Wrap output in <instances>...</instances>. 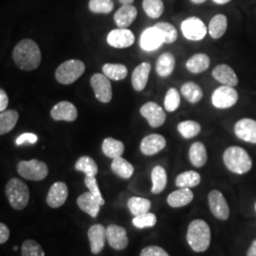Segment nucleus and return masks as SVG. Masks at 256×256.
I'll use <instances>...</instances> for the list:
<instances>
[{
    "label": "nucleus",
    "instance_id": "2f4dec72",
    "mask_svg": "<svg viewBox=\"0 0 256 256\" xmlns=\"http://www.w3.org/2000/svg\"><path fill=\"white\" fill-rule=\"evenodd\" d=\"M151 180L153 183L151 192L155 194L162 192L167 184V174L164 168L160 165L155 166L151 172Z\"/></svg>",
    "mask_w": 256,
    "mask_h": 256
},
{
    "label": "nucleus",
    "instance_id": "a18cd8bd",
    "mask_svg": "<svg viewBox=\"0 0 256 256\" xmlns=\"http://www.w3.org/2000/svg\"><path fill=\"white\" fill-rule=\"evenodd\" d=\"M84 184L88 188L90 192L95 196V198L99 202L101 205L104 204V200L102 198L100 188L98 186V182L95 176H86L84 178Z\"/></svg>",
    "mask_w": 256,
    "mask_h": 256
},
{
    "label": "nucleus",
    "instance_id": "8fccbe9b",
    "mask_svg": "<svg viewBox=\"0 0 256 256\" xmlns=\"http://www.w3.org/2000/svg\"><path fill=\"white\" fill-rule=\"evenodd\" d=\"M9 104V98L4 90H0V111L4 112Z\"/></svg>",
    "mask_w": 256,
    "mask_h": 256
},
{
    "label": "nucleus",
    "instance_id": "c85d7f7f",
    "mask_svg": "<svg viewBox=\"0 0 256 256\" xmlns=\"http://www.w3.org/2000/svg\"><path fill=\"white\" fill-rule=\"evenodd\" d=\"M102 153L106 156L110 158H116L124 154V146L119 140H115L113 138H106L102 142Z\"/></svg>",
    "mask_w": 256,
    "mask_h": 256
},
{
    "label": "nucleus",
    "instance_id": "dca6fc26",
    "mask_svg": "<svg viewBox=\"0 0 256 256\" xmlns=\"http://www.w3.org/2000/svg\"><path fill=\"white\" fill-rule=\"evenodd\" d=\"M50 116L54 120L74 122L77 119L78 111L72 102L62 101L56 104L52 108Z\"/></svg>",
    "mask_w": 256,
    "mask_h": 256
},
{
    "label": "nucleus",
    "instance_id": "f8f14e48",
    "mask_svg": "<svg viewBox=\"0 0 256 256\" xmlns=\"http://www.w3.org/2000/svg\"><path fill=\"white\" fill-rule=\"evenodd\" d=\"M236 136L248 144H256V120L250 118L239 120L234 124Z\"/></svg>",
    "mask_w": 256,
    "mask_h": 256
},
{
    "label": "nucleus",
    "instance_id": "7c9ffc66",
    "mask_svg": "<svg viewBox=\"0 0 256 256\" xmlns=\"http://www.w3.org/2000/svg\"><path fill=\"white\" fill-rule=\"evenodd\" d=\"M111 169L114 174L124 180L130 178L134 173V166L122 156L113 158Z\"/></svg>",
    "mask_w": 256,
    "mask_h": 256
},
{
    "label": "nucleus",
    "instance_id": "37998d69",
    "mask_svg": "<svg viewBox=\"0 0 256 256\" xmlns=\"http://www.w3.org/2000/svg\"><path fill=\"white\" fill-rule=\"evenodd\" d=\"M133 225L138 229H144V228H152L156 223V216L153 212H146L142 214L137 216L133 218Z\"/></svg>",
    "mask_w": 256,
    "mask_h": 256
},
{
    "label": "nucleus",
    "instance_id": "72a5a7b5",
    "mask_svg": "<svg viewBox=\"0 0 256 256\" xmlns=\"http://www.w3.org/2000/svg\"><path fill=\"white\" fill-rule=\"evenodd\" d=\"M102 74L108 79L114 81H122L128 76V68L122 64H104L102 66Z\"/></svg>",
    "mask_w": 256,
    "mask_h": 256
},
{
    "label": "nucleus",
    "instance_id": "f704fd0d",
    "mask_svg": "<svg viewBox=\"0 0 256 256\" xmlns=\"http://www.w3.org/2000/svg\"><path fill=\"white\" fill-rule=\"evenodd\" d=\"M202 182V176L196 171H186L178 174L176 178V185L178 188H192Z\"/></svg>",
    "mask_w": 256,
    "mask_h": 256
},
{
    "label": "nucleus",
    "instance_id": "c756f323",
    "mask_svg": "<svg viewBox=\"0 0 256 256\" xmlns=\"http://www.w3.org/2000/svg\"><path fill=\"white\" fill-rule=\"evenodd\" d=\"M18 112L16 110H6L0 115V135L10 132L18 122Z\"/></svg>",
    "mask_w": 256,
    "mask_h": 256
},
{
    "label": "nucleus",
    "instance_id": "58836bf2",
    "mask_svg": "<svg viewBox=\"0 0 256 256\" xmlns=\"http://www.w3.org/2000/svg\"><path fill=\"white\" fill-rule=\"evenodd\" d=\"M142 8L150 18H158L164 12L162 0H144Z\"/></svg>",
    "mask_w": 256,
    "mask_h": 256
},
{
    "label": "nucleus",
    "instance_id": "4be33fe9",
    "mask_svg": "<svg viewBox=\"0 0 256 256\" xmlns=\"http://www.w3.org/2000/svg\"><path fill=\"white\" fill-rule=\"evenodd\" d=\"M150 72H151V64L146 62L138 64L134 70L132 74L131 82L135 90L142 92L146 88Z\"/></svg>",
    "mask_w": 256,
    "mask_h": 256
},
{
    "label": "nucleus",
    "instance_id": "b1692460",
    "mask_svg": "<svg viewBox=\"0 0 256 256\" xmlns=\"http://www.w3.org/2000/svg\"><path fill=\"white\" fill-rule=\"evenodd\" d=\"M194 194L190 188H180L168 196L167 203L173 208H180L191 203Z\"/></svg>",
    "mask_w": 256,
    "mask_h": 256
},
{
    "label": "nucleus",
    "instance_id": "cd10ccee",
    "mask_svg": "<svg viewBox=\"0 0 256 256\" xmlns=\"http://www.w3.org/2000/svg\"><path fill=\"white\" fill-rule=\"evenodd\" d=\"M189 158L194 167L200 168L206 164L208 155L205 146L200 142H194L189 149Z\"/></svg>",
    "mask_w": 256,
    "mask_h": 256
},
{
    "label": "nucleus",
    "instance_id": "c03bdc74",
    "mask_svg": "<svg viewBox=\"0 0 256 256\" xmlns=\"http://www.w3.org/2000/svg\"><path fill=\"white\" fill-rule=\"evenodd\" d=\"M88 8L94 14H110L114 8L113 0H90Z\"/></svg>",
    "mask_w": 256,
    "mask_h": 256
},
{
    "label": "nucleus",
    "instance_id": "09e8293b",
    "mask_svg": "<svg viewBox=\"0 0 256 256\" xmlns=\"http://www.w3.org/2000/svg\"><path fill=\"white\" fill-rule=\"evenodd\" d=\"M10 238V230L4 223L0 224V243L4 244Z\"/></svg>",
    "mask_w": 256,
    "mask_h": 256
},
{
    "label": "nucleus",
    "instance_id": "9d476101",
    "mask_svg": "<svg viewBox=\"0 0 256 256\" xmlns=\"http://www.w3.org/2000/svg\"><path fill=\"white\" fill-rule=\"evenodd\" d=\"M208 202L212 214L220 220H227L230 216V208L223 194L218 190L210 191Z\"/></svg>",
    "mask_w": 256,
    "mask_h": 256
},
{
    "label": "nucleus",
    "instance_id": "a19ab883",
    "mask_svg": "<svg viewBox=\"0 0 256 256\" xmlns=\"http://www.w3.org/2000/svg\"><path fill=\"white\" fill-rule=\"evenodd\" d=\"M155 27L158 28L162 34L166 44H173L178 39V30L174 25L167 22H160L156 24Z\"/></svg>",
    "mask_w": 256,
    "mask_h": 256
},
{
    "label": "nucleus",
    "instance_id": "4468645a",
    "mask_svg": "<svg viewBox=\"0 0 256 256\" xmlns=\"http://www.w3.org/2000/svg\"><path fill=\"white\" fill-rule=\"evenodd\" d=\"M135 42L134 34L128 28H119L111 30L108 36V45L116 48H126Z\"/></svg>",
    "mask_w": 256,
    "mask_h": 256
},
{
    "label": "nucleus",
    "instance_id": "423d86ee",
    "mask_svg": "<svg viewBox=\"0 0 256 256\" xmlns=\"http://www.w3.org/2000/svg\"><path fill=\"white\" fill-rule=\"evenodd\" d=\"M18 172L28 180L40 182L46 178L48 168L44 162L34 158L30 160H21L18 164Z\"/></svg>",
    "mask_w": 256,
    "mask_h": 256
},
{
    "label": "nucleus",
    "instance_id": "bb28decb",
    "mask_svg": "<svg viewBox=\"0 0 256 256\" xmlns=\"http://www.w3.org/2000/svg\"><path fill=\"white\" fill-rule=\"evenodd\" d=\"M227 28H228V19L226 18V16L218 14L210 19L208 32L212 39H220L227 32Z\"/></svg>",
    "mask_w": 256,
    "mask_h": 256
},
{
    "label": "nucleus",
    "instance_id": "6e6d98bb",
    "mask_svg": "<svg viewBox=\"0 0 256 256\" xmlns=\"http://www.w3.org/2000/svg\"><path fill=\"white\" fill-rule=\"evenodd\" d=\"M18 246H14V250H18Z\"/></svg>",
    "mask_w": 256,
    "mask_h": 256
},
{
    "label": "nucleus",
    "instance_id": "39448f33",
    "mask_svg": "<svg viewBox=\"0 0 256 256\" xmlns=\"http://www.w3.org/2000/svg\"><path fill=\"white\" fill-rule=\"evenodd\" d=\"M84 70L86 66L81 60H68L57 68L55 78L62 84H72L82 76Z\"/></svg>",
    "mask_w": 256,
    "mask_h": 256
},
{
    "label": "nucleus",
    "instance_id": "603ef678",
    "mask_svg": "<svg viewBox=\"0 0 256 256\" xmlns=\"http://www.w3.org/2000/svg\"><path fill=\"white\" fill-rule=\"evenodd\" d=\"M216 4H218V5H224V4H227L229 3L230 1L232 0H212Z\"/></svg>",
    "mask_w": 256,
    "mask_h": 256
},
{
    "label": "nucleus",
    "instance_id": "aec40b11",
    "mask_svg": "<svg viewBox=\"0 0 256 256\" xmlns=\"http://www.w3.org/2000/svg\"><path fill=\"white\" fill-rule=\"evenodd\" d=\"M212 75L218 82L223 86H236L238 84V77L236 72L230 66L229 64H218L212 72Z\"/></svg>",
    "mask_w": 256,
    "mask_h": 256
},
{
    "label": "nucleus",
    "instance_id": "49530a36",
    "mask_svg": "<svg viewBox=\"0 0 256 256\" xmlns=\"http://www.w3.org/2000/svg\"><path fill=\"white\" fill-rule=\"evenodd\" d=\"M140 256H170L166 250H164L162 248L158 246H149V247L144 248Z\"/></svg>",
    "mask_w": 256,
    "mask_h": 256
},
{
    "label": "nucleus",
    "instance_id": "6ab92c4d",
    "mask_svg": "<svg viewBox=\"0 0 256 256\" xmlns=\"http://www.w3.org/2000/svg\"><path fill=\"white\" fill-rule=\"evenodd\" d=\"M88 236L90 242L92 254H99L106 244V228H104L101 224H95L88 230Z\"/></svg>",
    "mask_w": 256,
    "mask_h": 256
},
{
    "label": "nucleus",
    "instance_id": "6e6552de",
    "mask_svg": "<svg viewBox=\"0 0 256 256\" xmlns=\"http://www.w3.org/2000/svg\"><path fill=\"white\" fill-rule=\"evenodd\" d=\"M182 32L183 36L190 41H200L204 39L208 28L202 19L198 18H189L182 23Z\"/></svg>",
    "mask_w": 256,
    "mask_h": 256
},
{
    "label": "nucleus",
    "instance_id": "4d7b16f0",
    "mask_svg": "<svg viewBox=\"0 0 256 256\" xmlns=\"http://www.w3.org/2000/svg\"></svg>",
    "mask_w": 256,
    "mask_h": 256
},
{
    "label": "nucleus",
    "instance_id": "4c0bfd02",
    "mask_svg": "<svg viewBox=\"0 0 256 256\" xmlns=\"http://www.w3.org/2000/svg\"><path fill=\"white\" fill-rule=\"evenodd\" d=\"M128 207L131 214L135 216L148 212L151 208V202L146 198L132 196L128 200Z\"/></svg>",
    "mask_w": 256,
    "mask_h": 256
},
{
    "label": "nucleus",
    "instance_id": "864d4df0",
    "mask_svg": "<svg viewBox=\"0 0 256 256\" xmlns=\"http://www.w3.org/2000/svg\"><path fill=\"white\" fill-rule=\"evenodd\" d=\"M119 1L122 5H131L134 2V0H119Z\"/></svg>",
    "mask_w": 256,
    "mask_h": 256
},
{
    "label": "nucleus",
    "instance_id": "0eeeda50",
    "mask_svg": "<svg viewBox=\"0 0 256 256\" xmlns=\"http://www.w3.org/2000/svg\"><path fill=\"white\" fill-rule=\"evenodd\" d=\"M239 96L234 88L229 86H221L214 90L212 94V104L218 110H228L238 104Z\"/></svg>",
    "mask_w": 256,
    "mask_h": 256
},
{
    "label": "nucleus",
    "instance_id": "1a4fd4ad",
    "mask_svg": "<svg viewBox=\"0 0 256 256\" xmlns=\"http://www.w3.org/2000/svg\"><path fill=\"white\" fill-rule=\"evenodd\" d=\"M90 86L97 100L108 104L112 100V86L108 78L102 74H95L90 78Z\"/></svg>",
    "mask_w": 256,
    "mask_h": 256
},
{
    "label": "nucleus",
    "instance_id": "a878e982",
    "mask_svg": "<svg viewBox=\"0 0 256 256\" xmlns=\"http://www.w3.org/2000/svg\"><path fill=\"white\" fill-rule=\"evenodd\" d=\"M176 66V58L170 52H165L160 55L156 64V72L160 77H168L174 72Z\"/></svg>",
    "mask_w": 256,
    "mask_h": 256
},
{
    "label": "nucleus",
    "instance_id": "3c124183",
    "mask_svg": "<svg viewBox=\"0 0 256 256\" xmlns=\"http://www.w3.org/2000/svg\"><path fill=\"white\" fill-rule=\"evenodd\" d=\"M247 256H256V239L252 243L250 247L248 248Z\"/></svg>",
    "mask_w": 256,
    "mask_h": 256
},
{
    "label": "nucleus",
    "instance_id": "ddd939ff",
    "mask_svg": "<svg viewBox=\"0 0 256 256\" xmlns=\"http://www.w3.org/2000/svg\"><path fill=\"white\" fill-rule=\"evenodd\" d=\"M164 43V38L158 28H148L144 30L140 39V46L146 52H153Z\"/></svg>",
    "mask_w": 256,
    "mask_h": 256
},
{
    "label": "nucleus",
    "instance_id": "de8ad7c7",
    "mask_svg": "<svg viewBox=\"0 0 256 256\" xmlns=\"http://www.w3.org/2000/svg\"><path fill=\"white\" fill-rule=\"evenodd\" d=\"M37 138L36 134L34 133H24L22 135H20L18 138H16V146H22L24 144H36Z\"/></svg>",
    "mask_w": 256,
    "mask_h": 256
},
{
    "label": "nucleus",
    "instance_id": "393cba45",
    "mask_svg": "<svg viewBox=\"0 0 256 256\" xmlns=\"http://www.w3.org/2000/svg\"><path fill=\"white\" fill-rule=\"evenodd\" d=\"M210 64V57L205 54H196L186 62V68L192 74L204 72L209 68Z\"/></svg>",
    "mask_w": 256,
    "mask_h": 256
},
{
    "label": "nucleus",
    "instance_id": "2eb2a0df",
    "mask_svg": "<svg viewBox=\"0 0 256 256\" xmlns=\"http://www.w3.org/2000/svg\"><path fill=\"white\" fill-rule=\"evenodd\" d=\"M106 240L110 247L117 250H122L128 246L126 230L115 224H111L106 228Z\"/></svg>",
    "mask_w": 256,
    "mask_h": 256
},
{
    "label": "nucleus",
    "instance_id": "79ce46f5",
    "mask_svg": "<svg viewBox=\"0 0 256 256\" xmlns=\"http://www.w3.org/2000/svg\"><path fill=\"white\" fill-rule=\"evenodd\" d=\"M21 256H45V252L36 241L28 239L22 244Z\"/></svg>",
    "mask_w": 256,
    "mask_h": 256
},
{
    "label": "nucleus",
    "instance_id": "9b49d317",
    "mask_svg": "<svg viewBox=\"0 0 256 256\" xmlns=\"http://www.w3.org/2000/svg\"><path fill=\"white\" fill-rule=\"evenodd\" d=\"M144 118H146L151 128H160L166 120V114L158 104L154 102H148L144 104L140 110Z\"/></svg>",
    "mask_w": 256,
    "mask_h": 256
},
{
    "label": "nucleus",
    "instance_id": "20e7f679",
    "mask_svg": "<svg viewBox=\"0 0 256 256\" xmlns=\"http://www.w3.org/2000/svg\"><path fill=\"white\" fill-rule=\"evenodd\" d=\"M5 192L10 205L14 210H21L27 207L30 200V190L23 180L14 178L6 184Z\"/></svg>",
    "mask_w": 256,
    "mask_h": 256
},
{
    "label": "nucleus",
    "instance_id": "5fc2aeb1",
    "mask_svg": "<svg viewBox=\"0 0 256 256\" xmlns=\"http://www.w3.org/2000/svg\"><path fill=\"white\" fill-rule=\"evenodd\" d=\"M194 4H202L203 2H205L206 0H191Z\"/></svg>",
    "mask_w": 256,
    "mask_h": 256
},
{
    "label": "nucleus",
    "instance_id": "c9c22d12",
    "mask_svg": "<svg viewBox=\"0 0 256 256\" xmlns=\"http://www.w3.org/2000/svg\"><path fill=\"white\" fill-rule=\"evenodd\" d=\"M75 169L77 171L82 172L86 174V176H96L98 173V165L88 156H81L75 164Z\"/></svg>",
    "mask_w": 256,
    "mask_h": 256
},
{
    "label": "nucleus",
    "instance_id": "473e14b6",
    "mask_svg": "<svg viewBox=\"0 0 256 256\" xmlns=\"http://www.w3.org/2000/svg\"><path fill=\"white\" fill-rule=\"evenodd\" d=\"M183 97L190 104H198L203 98L202 88L194 82H186L183 84L180 88Z\"/></svg>",
    "mask_w": 256,
    "mask_h": 256
},
{
    "label": "nucleus",
    "instance_id": "f03ea898",
    "mask_svg": "<svg viewBox=\"0 0 256 256\" xmlns=\"http://www.w3.org/2000/svg\"><path fill=\"white\" fill-rule=\"evenodd\" d=\"M224 164L232 173L244 174L252 167V158L247 151L240 146H230L223 153Z\"/></svg>",
    "mask_w": 256,
    "mask_h": 256
},
{
    "label": "nucleus",
    "instance_id": "7ed1b4c3",
    "mask_svg": "<svg viewBox=\"0 0 256 256\" xmlns=\"http://www.w3.org/2000/svg\"><path fill=\"white\" fill-rule=\"evenodd\" d=\"M186 238L194 252H203L210 247V226L204 220H194L188 227Z\"/></svg>",
    "mask_w": 256,
    "mask_h": 256
},
{
    "label": "nucleus",
    "instance_id": "412c9836",
    "mask_svg": "<svg viewBox=\"0 0 256 256\" xmlns=\"http://www.w3.org/2000/svg\"><path fill=\"white\" fill-rule=\"evenodd\" d=\"M77 205L82 212H84L93 218H95L98 216L100 212V207L102 206L90 192L82 194L77 198Z\"/></svg>",
    "mask_w": 256,
    "mask_h": 256
},
{
    "label": "nucleus",
    "instance_id": "a211bd4d",
    "mask_svg": "<svg viewBox=\"0 0 256 256\" xmlns=\"http://www.w3.org/2000/svg\"><path fill=\"white\" fill-rule=\"evenodd\" d=\"M166 146V140L160 134H151L142 138L140 142V151L144 155L153 156L158 154Z\"/></svg>",
    "mask_w": 256,
    "mask_h": 256
},
{
    "label": "nucleus",
    "instance_id": "f257e3e1",
    "mask_svg": "<svg viewBox=\"0 0 256 256\" xmlns=\"http://www.w3.org/2000/svg\"><path fill=\"white\" fill-rule=\"evenodd\" d=\"M12 58L20 70H34L41 63V52L36 42L32 39L21 40L14 48Z\"/></svg>",
    "mask_w": 256,
    "mask_h": 256
},
{
    "label": "nucleus",
    "instance_id": "ea45409f",
    "mask_svg": "<svg viewBox=\"0 0 256 256\" xmlns=\"http://www.w3.org/2000/svg\"><path fill=\"white\" fill-rule=\"evenodd\" d=\"M180 106V95L178 92L171 88L166 92L164 98V108L168 112H174Z\"/></svg>",
    "mask_w": 256,
    "mask_h": 256
},
{
    "label": "nucleus",
    "instance_id": "5701e85b",
    "mask_svg": "<svg viewBox=\"0 0 256 256\" xmlns=\"http://www.w3.org/2000/svg\"><path fill=\"white\" fill-rule=\"evenodd\" d=\"M138 10L132 5H122L114 14V20L117 26L122 28L129 27L137 18Z\"/></svg>",
    "mask_w": 256,
    "mask_h": 256
},
{
    "label": "nucleus",
    "instance_id": "e433bc0d",
    "mask_svg": "<svg viewBox=\"0 0 256 256\" xmlns=\"http://www.w3.org/2000/svg\"><path fill=\"white\" fill-rule=\"evenodd\" d=\"M178 131L184 138L189 140L196 137L200 133L202 126L198 122L188 120H183L178 124Z\"/></svg>",
    "mask_w": 256,
    "mask_h": 256
},
{
    "label": "nucleus",
    "instance_id": "f3484780",
    "mask_svg": "<svg viewBox=\"0 0 256 256\" xmlns=\"http://www.w3.org/2000/svg\"><path fill=\"white\" fill-rule=\"evenodd\" d=\"M68 196V188L62 182L54 183L46 196V204L52 208H59L64 204Z\"/></svg>",
    "mask_w": 256,
    "mask_h": 256
}]
</instances>
